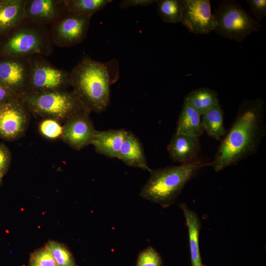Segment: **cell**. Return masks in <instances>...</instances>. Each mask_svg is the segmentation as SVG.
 Wrapping results in <instances>:
<instances>
[{
  "mask_svg": "<svg viewBox=\"0 0 266 266\" xmlns=\"http://www.w3.org/2000/svg\"><path fill=\"white\" fill-rule=\"evenodd\" d=\"M0 42V56L31 57L52 54L47 26L40 25L25 19L17 27L3 36Z\"/></svg>",
  "mask_w": 266,
  "mask_h": 266,
  "instance_id": "obj_4",
  "label": "cell"
},
{
  "mask_svg": "<svg viewBox=\"0 0 266 266\" xmlns=\"http://www.w3.org/2000/svg\"><path fill=\"white\" fill-rule=\"evenodd\" d=\"M31 57L0 56V83L11 90L20 98L29 93Z\"/></svg>",
  "mask_w": 266,
  "mask_h": 266,
  "instance_id": "obj_9",
  "label": "cell"
},
{
  "mask_svg": "<svg viewBox=\"0 0 266 266\" xmlns=\"http://www.w3.org/2000/svg\"><path fill=\"white\" fill-rule=\"evenodd\" d=\"M30 260L39 266H59L45 246L32 253Z\"/></svg>",
  "mask_w": 266,
  "mask_h": 266,
  "instance_id": "obj_27",
  "label": "cell"
},
{
  "mask_svg": "<svg viewBox=\"0 0 266 266\" xmlns=\"http://www.w3.org/2000/svg\"><path fill=\"white\" fill-rule=\"evenodd\" d=\"M213 14L216 24L214 31L216 34L240 43L261 27L260 22L234 0L222 1Z\"/></svg>",
  "mask_w": 266,
  "mask_h": 266,
  "instance_id": "obj_6",
  "label": "cell"
},
{
  "mask_svg": "<svg viewBox=\"0 0 266 266\" xmlns=\"http://www.w3.org/2000/svg\"><path fill=\"white\" fill-rule=\"evenodd\" d=\"M183 12L180 23L195 34H207L214 31L216 22L209 0H183Z\"/></svg>",
  "mask_w": 266,
  "mask_h": 266,
  "instance_id": "obj_10",
  "label": "cell"
},
{
  "mask_svg": "<svg viewBox=\"0 0 266 266\" xmlns=\"http://www.w3.org/2000/svg\"><path fill=\"white\" fill-rule=\"evenodd\" d=\"M31 111L57 120H66L87 108L73 91L29 93L21 98ZM89 110V109H88Z\"/></svg>",
  "mask_w": 266,
  "mask_h": 266,
  "instance_id": "obj_5",
  "label": "cell"
},
{
  "mask_svg": "<svg viewBox=\"0 0 266 266\" xmlns=\"http://www.w3.org/2000/svg\"><path fill=\"white\" fill-rule=\"evenodd\" d=\"M265 106L261 98L244 100L239 104L234 122L210 162L215 172L237 165L257 152L265 133Z\"/></svg>",
  "mask_w": 266,
  "mask_h": 266,
  "instance_id": "obj_1",
  "label": "cell"
},
{
  "mask_svg": "<svg viewBox=\"0 0 266 266\" xmlns=\"http://www.w3.org/2000/svg\"><path fill=\"white\" fill-rule=\"evenodd\" d=\"M29 93L67 90L71 86L70 72L53 65L44 56L31 57Z\"/></svg>",
  "mask_w": 266,
  "mask_h": 266,
  "instance_id": "obj_7",
  "label": "cell"
},
{
  "mask_svg": "<svg viewBox=\"0 0 266 266\" xmlns=\"http://www.w3.org/2000/svg\"><path fill=\"white\" fill-rule=\"evenodd\" d=\"M201 120L203 132L209 136L221 141L227 132L224 124V112L220 104L202 114Z\"/></svg>",
  "mask_w": 266,
  "mask_h": 266,
  "instance_id": "obj_20",
  "label": "cell"
},
{
  "mask_svg": "<svg viewBox=\"0 0 266 266\" xmlns=\"http://www.w3.org/2000/svg\"><path fill=\"white\" fill-rule=\"evenodd\" d=\"M135 266H163V261L159 253L148 246L139 254Z\"/></svg>",
  "mask_w": 266,
  "mask_h": 266,
  "instance_id": "obj_25",
  "label": "cell"
},
{
  "mask_svg": "<svg viewBox=\"0 0 266 266\" xmlns=\"http://www.w3.org/2000/svg\"><path fill=\"white\" fill-rule=\"evenodd\" d=\"M184 100L201 115L219 103L217 93L205 87L192 90L185 97Z\"/></svg>",
  "mask_w": 266,
  "mask_h": 266,
  "instance_id": "obj_21",
  "label": "cell"
},
{
  "mask_svg": "<svg viewBox=\"0 0 266 266\" xmlns=\"http://www.w3.org/2000/svg\"><path fill=\"white\" fill-rule=\"evenodd\" d=\"M45 247L50 252L55 260L59 266H74V258L64 245L55 241H50Z\"/></svg>",
  "mask_w": 266,
  "mask_h": 266,
  "instance_id": "obj_24",
  "label": "cell"
},
{
  "mask_svg": "<svg viewBox=\"0 0 266 266\" xmlns=\"http://www.w3.org/2000/svg\"><path fill=\"white\" fill-rule=\"evenodd\" d=\"M3 176V175L1 173H0V185L1 183Z\"/></svg>",
  "mask_w": 266,
  "mask_h": 266,
  "instance_id": "obj_33",
  "label": "cell"
},
{
  "mask_svg": "<svg viewBox=\"0 0 266 266\" xmlns=\"http://www.w3.org/2000/svg\"><path fill=\"white\" fill-rule=\"evenodd\" d=\"M39 130L43 136L53 139L62 136L63 126L58 120L47 118L39 124Z\"/></svg>",
  "mask_w": 266,
  "mask_h": 266,
  "instance_id": "obj_26",
  "label": "cell"
},
{
  "mask_svg": "<svg viewBox=\"0 0 266 266\" xmlns=\"http://www.w3.org/2000/svg\"><path fill=\"white\" fill-rule=\"evenodd\" d=\"M210 162L201 159L178 166L151 169L140 192L143 199L167 208L172 204L186 184Z\"/></svg>",
  "mask_w": 266,
  "mask_h": 266,
  "instance_id": "obj_3",
  "label": "cell"
},
{
  "mask_svg": "<svg viewBox=\"0 0 266 266\" xmlns=\"http://www.w3.org/2000/svg\"><path fill=\"white\" fill-rule=\"evenodd\" d=\"M29 266H39L31 260H30Z\"/></svg>",
  "mask_w": 266,
  "mask_h": 266,
  "instance_id": "obj_32",
  "label": "cell"
},
{
  "mask_svg": "<svg viewBox=\"0 0 266 266\" xmlns=\"http://www.w3.org/2000/svg\"><path fill=\"white\" fill-rule=\"evenodd\" d=\"M200 150V138L174 133L167 146L171 159L182 164L193 162L199 159Z\"/></svg>",
  "mask_w": 266,
  "mask_h": 266,
  "instance_id": "obj_14",
  "label": "cell"
},
{
  "mask_svg": "<svg viewBox=\"0 0 266 266\" xmlns=\"http://www.w3.org/2000/svg\"><path fill=\"white\" fill-rule=\"evenodd\" d=\"M74 266H78L75 265Z\"/></svg>",
  "mask_w": 266,
  "mask_h": 266,
  "instance_id": "obj_34",
  "label": "cell"
},
{
  "mask_svg": "<svg viewBox=\"0 0 266 266\" xmlns=\"http://www.w3.org/2000/svg\"><path fill=\"white\" fill-rule=\"evenodd\" d=\"M127 133L124 129L96 130L91 144L97 153L110 158H117Z\"/></svg>",
  "mask_w": 266,
  "mask_h": 266,
  "instance_id": "obj_15",
  "label": "cell"
},
{
  "mask_svg": "<svg viewBox=\"0 0 266 266\" xmlns=\"http://www.w3.org/2000/svg\"><path fill=\"white\" fill-rule=\"evenodd\" d=\"M86 109L67 119L63 126L62 137L72 148L80 150L91 144L96 131Z\"/></svg>",
  "mask_w": 266,
  "mask_h": 266,
  "instance_id": "obj_12",
  "label": "cell"
},
{
  "mask_svg": "<svg viewBox=\"0 0 266 266\" xmlns=\"http://www.w3.org/2000/svg\"><path fill=\"white\" fill-rule=\"evenodd\" d=\"M18 98L11 90L0 83V106Z\"/></svg>",
  "mask_w": 266,
  "mask_h": 266,
  "instance_id": "obj_31",
  "label": "cell"
},
{
  "mask_svg": "<svg viewBox=\"0 0 266 266\" xmlns=\"http://www.w3.org/2000/svg\"><path fill=\"white\" fill-rule=\"evenodd\" d=\"M25 0H0V36L11 31L25 19Z\"/></svg>",
  "mask_w": 266,
  "mask_h": 266,
  "instance_id": "obj_17",
  "label": "cell"
},
{
  "mask_svg": "<svg viewBox=\"0 0 266 266\" xmlns=\"http://www.w3.org/2000/svg\"><path fill=\"white\" fill-rule=\"evenodd\" d=\"M65 12L64 0H25V18L37 25H51Z\"/></svg>",
  "mask_w": 266,
  "mask_h": 266,
  "instance_id": "obj_13",
  "label": "cell"
},
{
  "mask_svg": "<svg viewBox=\"0 0 266 266\" xmlns=\"http://www.w3.org/2000/svg\"><path fill=\"white\" fill-rule=\"evenodd\" d=\"M201 115L184 100L176 127L175 133L200 138L203 131Z\"/></svg>",
  "mask_w": 266,
  "mask_h": 266,
  "instance_id": "obj_19",
  "label": "cell"
},
{
  "mask_svg": "<svg viewBox=\"0 0 266 266\" xmlns=\"http://www.w3.org/2000/svg\"><path fill=\"white\" fill-rule=\"evenodd\" d=\"M109 64L85 56L70 72L73 92L90 111L102 112L109 104L114 80Z\"/></svg>",
  "mask_w": 266,
  "mask_h": 266,
  "instance_id": "obj_2",
  "label": "cell"
},
{
  "mask_svg": "<svg viewBox=\"0 0 266 266\" xmlns=\"http://www.w3.org/2000/svg\"><path fill=\"white\" fill-rule=\"evenodd\" d=\"M92 16L65 12L49 29L53 45L66 47L81 43L86 37Z\"/></svg>",
  "mask_w": 266,
  "mask_h": 266,
  "instance_id": "obj_8",
  "label": "cell"
},
{
  "mask_svg": "<svg viewBox=\"0 0 266 266\" xmlns=\"http://www.w3.org/2000/svg\"><path fill=\"white\" fill-rule=\"evenodd\" d=\"M156 3L158 14L163 21L180 23L183 12V0H159Z\"/></svg>",
  "mask_w": 266,
  "mask_h": 266,
  "instance_id": "obj_23",
  "label": "cell"
},
{
  "mask_svg": "<svg viewBox=\"0 0 266 266\" xmlns=\"http://www.w3.org/2000/svg\"><path fill=\"white\" fill-rule=\"evenodd\" d=\"M188 227L189 248L192 266H205L202 262L199 247L200 221L197 213L188 208L186 204L179 205Z\"/></svg>",
  "mask_w": 266,
  "mask_h": 266,
  "instance_id": "obj_18",
  "label": "cell"
},
{
  "mask_svg": "<svg viewBox=\"0 0 266 266\" xmlns=\"http://www.w3.org/2000/svg\"><path fill=\"white\" fill-rule=\"evenodd\" d=\"M111 2V0H64L66 12L90 16Z\"/></svg>",
  "mask_w": 266,
  "mask_h": 266,
  "instance_id": "obj_22",
  "label": "cell"
},
{
  "mask_svg": "<svg viewBox=\"0 0 266 266\" xmlns=\"http://www.w3.org/2000/svg\"><path fill=\"white\" fill-rule=\"evenodd\" d=\"M11 153L7 147L0 143V173L4 175L7 171L11 162Z\"/></svg>",
  "mask_w": 266,
  "mask_h": 266,
  "instance_id": "obj_29",
  "label": "cell"
},
{
  "mask_svg": "<svg viewBox=\"0 0 266 266\" xmlns=\"http://www.w3.org/2000/svg\"><path fill=\"white\" fill-rule=\"evenodd\" d=\"M27 109L19 98L0 106V137L11 140L22 135L27 124Z\"/></svg>",
  "mask_w": 266,
  "mask_h": 266,
  "instance_id": "obj_11",
  "label": "cell"
},
{
  "mask_svg": "<svg viewBox=\"0 0 266 266\" xmlns=\"http://www.w3.org/2000/svg\"><path fill=\"white\" fill-rule=\"evenodd\" d=\"M246 2L250 6L251 15L257 21L261 20L266 16V0H247Z\"/></svg>",
  "mask_w": 266,
  "mask_h": 266,
  "instance_id": "obj_28",
  "label": "cell"
},
{
  "mask_svg": "<svg viewBox=\"0 0 266 266\" xmlns=\"http://www.w3.org/2000/svg\"><path fill=\"white\" fill-rule=\"evenodd\" d=\"M117 158L128 166L141 168L149 172L151 170L148 166L142 144L131 132H128Z\"/></svg>",
  "mask_w": 266,
  "mask_h": 266,
  "instance_id": "obj_16",
  "label": "cell"
},
{
  "mask_svg": "<svg viewBox=\"0 0 266 266\" xmlns=\"http://www.w3.org/2000/svg\"><path fill=\"white\" fill-rule=\"evenodd\" d=\"M157 1V0H123L120 2L119 6L122 9L130 7L147 6Z\"/></svg>",
  "mask_w": 266,
  "mask_h": 266,
  "instance_id": "obj_30",
  "label": "cell"
}]
</instances>
